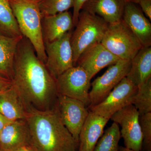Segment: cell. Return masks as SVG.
Returning a JSON list of instances; mask_svg holds the SVG:
<instances>
[{
    "label": "cell",
    "instance_id": "30",
    "mask_svg": "<svg viewBox=\"0 0 151 151\" xmlns=\"http://www.w3.org/2000/svg\"><path fill=\"white\" fill-rule=\"evenodd\" d=\"M15 151H34L29 145L22 147Z\"/></svg>",
    "mask_w": 151,
    "mask_h": 151
},
{
    "label": "cell",
    "instance_id": "28",
    "mask_svg": "<svg viewBox=\"0 0 151 151\" xmlns=\"http://www.w3.org/2000/svg\"><path fill=\"white\" fill-rule=\"evenodd\" d=\"M12 85V81L0 76V93Z\"/></svg>",
    "mask_w": 151,
    "mask_h": 151
},
{
    "label": "cell",
    "instance_id": "2",
    "mask_svg": "<svg viewBox=\"0 0 151 151\" xmlns=\"http://www.w3.org/2000/svg\"><path fill=\"white\" fill-rule=\"evenodd\" d=\"M34 151H77L78 143L63 124L57 103L46 111H32L25 119Z\"/></svg>",
    "mask_w": 151,
    "mask_h": 151
},
{
    "label": "cell",
    "instance_id": "24",
    "mask_svg": "<svg viewBox=\"0 0 151 151\" xmlns=\"http://www.w3.org/2000/svg\"><path fill=\"white\" fill-rule=\"evenodd\" d=\"M42 17L52 15L73 8L74 0H38Z\"/></svg>",
    "mask_w": 151,
    "mask_h": 151
},
{
    "label": "cell",
    "instance_id": "29",
    "mask_svg": "<svg viewBox=\"0 0 151 151\" xmlns=\"http://www.w3.org/2000/svg\"><path fill=\"white\" fill-rule=\"evenodd\" d=\"M12 122L13 121L9 120L1 113H0V131L4 127H5L6 125Z\"/></svg>",
    "mask_w": 151,
    "mask_h": 151
},
{
    "label": "cell",
    "instance_id": "21",
    "mask_svg": "<svg viewBox=\"0 0 151 151\" xmlns=\"http://www.w3.org/2000/svg\"><path fill=\"white\" fill-rule=\"evenodd\" d=\"M0 34L11 37H23L8 0H0Z\"/></svg>",
    "mask_w": 151,
    "mask_h": 151
},
{
    "label": "cell",
    "instance_id": "17",
    "mask_svg": "<svg viewBox=\"0 0 151 151\" xmlns=\"http://www.w3.org/2000/svg\"><path fill=\"white\" fill-rule=\"evenodd\" d=\"M127 1V0H88L81 10L98 16L108 24H113L122 20Z\"/></svg>",
    "mask_w": 151,
    "mask_h": 151
},
{
    "label": "cell",
    "instance_id": "4",
    "mask_svg": "<svg viewBox=\"0 0 151 151\" xmlns=\"http://www.w3.org/2000/svg\"><path fill=\"white\" fill-rule=\"evenodd\" d=\"M108 25L100 17L81 10L70 39L74 66L84 51L94 45L101 43Z\"/></svg>",
    "mask_w": 151,
    "mask_h": 151
},
{
    "label": "cell",
    "instance_id": "5",
    "mask_svg": "<svg viewBox=\"0 0 151 151\" xmlns=\"http://www.w3.org/2000/svg\"><path fill=\"white\" fill-rule=\"evenodd\" d=\"M101 43L119 59L126 60H132L142 47L122 19L109 24Z\"/></svg>",
    "mask_w": 151,
    "mask_h": 151
},
{
    "label": "cell",
    "instance_id": "20",
    "mask_svg": "<svg viewBox=\"0 0 151 151\" xmlns=\"http://www.w3.org/2000/svg\"><path fill=\"white\" fill-rule=\"evenodd\" d=\"M23 37H11L0 34V76L11 81L17 47Z\"/></svg>",
    "mask_w": 151,
    "mask_h": 151
},
{
    "label": "cell",
    "instance_id": "22",
    "mask_svg": "<svg viewBox=\"0 0 151 151\" xmlns=\"http://www.w3.org/2000/svg\"><path fill=\"white\" fill-rule=\"evenodd\" d=\"M121 138L119 125L113 122L98 141L93 151H119Z\"/></svg>",
    "mask_w": 151,
    "mask_h": 151
},
{
    "label": "cell",
    "instance_id": "7",
    "mask_svg": "<svg viewBox=\"0 0 151 151\" xmlns=\"http://www.w3.org/2000/svg\"><path fill=\"white\" fill-rule=\"evenodd\" d=\"M71 34L70 31L54 41L45 43L47 58L45 65L55 80L74 66L70 42Z\"/></svg>",
    "mask_w": 151,
    "mask_h": 151
},
{
    "label": "cell",
    "instance_id": "10",
    "mask_svg": "<svg viewBox=\"0 0 151 151\" xmlns=\"http://www.w3.org/2000/svg\"><path fill=\"white\" fill-rule=\"evenodd\" d=\"M139 116L137 110L131 104L117 111L110 119L121 127V137L125 147L137 151L142 150V143Z\"/></svg>",
    "mask_w": 151,
    "mask_h": 151
},
{
    "label": "cell",
    "instance_id": "27",
    "mask_svg": "<svg viewBox=\"0 0 151 151\" xmlns=\"http://www.w3.org/2000/svg\"><path fill=\"white\" fill-rule=\"evenodd\" d=\"M137 4L145 16L151 20V0H139Z\"/></svg>",
    "mask_w": 151,
    "mask_h": 151
},
{
    "label": "cell",
    "instance_id": "25",
    "mask_svg": "<svg viewBox=\"0 0 151 151\" xmlns=\"http://www.w3.org/2000/svg\"><path fill=\"white\" fill-rule=\"evenodd\" d=\"M139 123L142 135L141 151H151V113L140 115Z\"/></svg>",
    "mask_w": 151,
    "mask_h": 151
},
{
    "label": "cell",
    "instance_id": "11",
    "mask_svg": "<svg viewBox=\"0 0 151 151\" xmlns=\"http://www.w3.org/2000/svg\"><path fill=\"white\" fill-rule=\"evenodd\" d=\"M57 105L63 124L78 142L81 128L89 111L80 100L58 95Z\"/></svg>",
    "mask_w": 151,
    "mask_h": 151
},
{
    "label": "cell",
    "instance_id": "32",
    "mask_svg": "<svg viewBox=\"0 0 151 151\" xmlns=\"http://www.w3.org/2000/svg\"><path fill=\"white\" fill-rule=\"evenodd\" d=\"M127 1H129L131 2L135 3V4H137L139 0H127Z\"/></svg>",
    "mask_w": 151,
    "mask_h": 151
},
{
    "label": "cell",
    "instance_id": "23",
    "mask_svg": "<svg viewBox=\"0 0 151 151\" xmlns=\"http://www.w3.org/2000/svg\"><path fill=\"white\" fill-rule=\"evenodd\" d=\"M137 87L132 105L139 115L151 113V77Z\"/></svg>",
    "mask_w": 151,
    "mask_h": 151
},
{
    "label": "cell",
    "instance_id": "31",
    "mask_svg": "<svg viewBox=\"0 0 151 151\" xmlns=\"http://www.w3.org/2000/svg\"><path fill=\"white\" fill-rule=\"evenodd\" d=\"M119 151H137L134 150H131V149H129L125 147H119Z\"/></svg>",
    "mask_w": 151,
    "mask_h": 151
},
{
    "label": "cell",
    "instance_id": "15",
    "mask_svg": "<svg viewBox=\"0 0 151 151\" xmlns=\"http://www.w3.org/2000/svg\"><path fill=\"white\" fill-rule=\"evenodd\" d=\"M109 120L89 111L88 116L79 134L77 151H94Z\"/></svg>",
    "mask_w": 151,
    "mask_h": 151
},
{
    "label": "cell",
    "instance_id": "3",
    "mask_svg": "<svg viewBox=\"0 0 151 151\" xmlns=\"http://www.w3.org/2000/svg\"><path fill=\"white\" fill-rule=\"evenodd\" d=\"M22 35L29 40L42 62L46 55L42 36V15L38 0H8Z\"/></svg>",
    "mask_w": 151,
    "mask_h": 151
},
{
    "label": "cell",
    "instance_id": "14",
    "mask_svg": "<svg viewBox=\"0 0 151 151\" xmlns=\"http://www.w3.org/2000/svg\"><path fill=\"white\" fill-rule=\"evenodd\" d=\"M29 131L25 120L13 121L0 131V151H15L29 145Z\"/></svg>",
    "mask_w": 151,
    "mask_h": 151
},
{
    "label": "cell",
    "instance_id": "12",
    "mask_svg": "<svg viewBox=\"0 0 151 151\" xmlns=\"http://www.w3.org/2000/svg\"><path fill=\"white\" fill-rule=\"evenodd\" d=\"M120 60L101 43L96 44L84 52L76 65L82 67L89 78H92L106 66L113 65Z\"/></svg>",
    "mask_w": 151,
    "mask_h": 151
},
{
    "label": "cell",
    "instance_id": "1",
    "mask_svg": "<svg viewBox=\"0 0 151 151\" xmlns=\"http://www.w3.org/2000/svg\"><path fill=\"white\" fill-rule=\"evenodd\" d=\"M12 81L28 113L48 111L56 105L58 94L55 79L24 37L17 47Z\"/></svg>",
    "mask_w": 151,
    "mask_h": 151
},
{
    "label": "cell",
    "instance_id": "8",
    "mask_svg": "<svg viewBox=\"0 0 151 151\" xmlns=\"http://www.w3.org/2000/svg\"><path fill=\"white\" fill-rule=\"evenodd\" d=\"M137 86L127 77L123 78L105 99L97 105L89 108V111L107 119L122 108L133 104Z\"/></svg>",
    "mask_w": 151,
    "mask_h": 151
},
{
    "label": "cell",
    "instance_id": "26",
    "mask_svg": "<svg viewBox=\"0 0 151 151\" xmlns=\"http://www.w3.org/2000/svg\"><path fill=\"white\" fill-rule=\"evenodd\" d=\"M88 0H74V5L73 6V12L72 18L73 25L75 27L78 21V16L84 4Z\"/></svg>",
    "mask_w": 151,
    "mask_h": 151
},
{
    "label": "cell",
    "instance_id": "9",
    "mask_svg": "<svg viewBox=\"0 0 151 151\" xmlns=\"http://www.w3.org/2000/svg\"><path fill=\"white\" fill-rule=\"evenodd\" d=\"M131 66V60H119L110 65L105 73L97 77L92 84L89 91L90 105H97L105 99L113 88L127 77Z\"/></svg>",
    "mask_w": 151,
    "mask_h": 151
},
{
    "label": "cell",
    "instance_id": "19",
    "mask_svg": "<svg viewBox=\"0 0 151 151\" xmlns=\"http://www.w3.org/2000/svg\"><path fill=\"white\" fill-rule=\"evenodd\" d=\"M151 77V47H142L131 60L127 77L138 86Z\"/></svg>",
    "mask_w": 151,
    "mask_h": 151
},
{
    "label": "cell",
    "instance_id": "18",
    "mask_svg": "<svg viewBox=\"0 0 151 151\" xmlns=\"http://www.w3.org/2000/svg\"><path fill=\"white\" fill-rule=\"evenodd\" d=\"M0 113L13 122L27 117L29 113L13 85L0 93Z\"/></svg>",
    "mask_w": 151,
    "mask_h": 151
},
{
    "label": "cell",
    "instance_id": "13",
    "mask_svg": "<svg viewBox=\"0 0 151 151\" xmlns=\"http://www.w3.org/2000/svg\"><path fill=\"white\" fill-rule=\"evenodd\" d=\"M122 20L139 41L142 47L151 46V24L135 3L127 1Z\"/></svg>",
    "mask_w": 151,
    "mask_h": 151
},
{
    "label": "cell",
    "instance_id": "6",
    "mask_svg": "<svg viewBox=\"0 0 151 151\" xmlns=\"http://www.w3.org/2000/svg\"><path fill=\"white\" fill-rule=\"evenodd\" d=\"M91 80L82 67L76 65L66 70L55 80L58 94L80 100L89 108Z\"/></svg>",
    "mask_w": 151,
    "mask_h": 151
},
{
    "label": "cell",
    "instance_id": "16",
    "mask_svg": "<svg viewBox=\"0 0 151 151\" xmlns=\"http://www.w3.org/2000/svg\"><path fill=\"white\" fill-rule=\"evenodd\" d=\"M74 27L72 14L68 11L42 17V36L44 43L50 42L70 31Z\"/></svg>",
    "mask_w": 151,
    "mask_h": 151
}]
</instances>
